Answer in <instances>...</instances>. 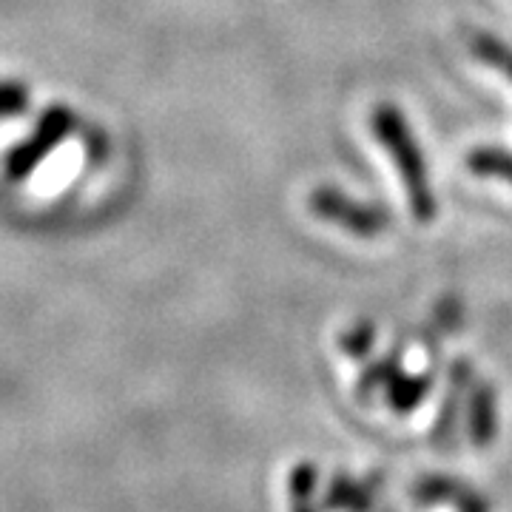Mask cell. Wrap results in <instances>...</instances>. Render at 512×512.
<instances>
[{
	"instance_id": "cell-3",
	"label": "cell",
	"mask_w": 512,
	"mask_h": 512,
	"mask_svg": "<svg viewBox=\"0 0 512 512\" xmlns=\"http://www.w3.org/2000/svg\"><path fill=\"white\" fill-rule=\"evenodd\" d=\"M467 49L470 55L478 57L484 66H490L498 74H504L507 80H512V46L501 37L490 35V32H476V29H467Z\"/></svg>"
},
{
	"instance_id": "cell-2",
	"label": "cell",
	"mask_w": 512,
	"mask_h": 512,
	"mask_svg": "<svg viewBox=\"0 0 512 512\" xmlns=\"http://www.w3.org/2000/svg\"><path fill=\"white\" fill-rule=\"evenodd\" d=\"M308 208H311L313 217L330 222V225L348 231L350 237L359 239L382 237L387 225L393 222V214L387 208L376 205V202L353 200L333 185L313 188L311 197H308Z\"/></svg>"
},
{
	"instance_id": "cell-5",
	"label": "cell",
	"mask_w": 512,
	"mask_h": 512,
	"mask_svg": "<svg viewBox=\"0 0 512 512\" xmlns=\"http://www.w3.org/2000/svg\"><path fill=\"white\" fill-rule=\"evenodd\" d=\"M467 168L478 177H493L512 185V154L501 148H476L467 154Z\"/></svg>"
},
{
	"instance_id": "cell-1",
	"label": "cell",
	"mask_w": 512,
	"mask_h": 512,
	"mask_svg": "<svg viewBox=\"0 0 512 512\" xmlns=\"http://www.w3.org/2000/svg\"><path fill=\"white\" fill-rule=\"evenodd\" d=\"M370 126L376 140L382 143L393 163L402 174L404 191H407V200H410V211L419 222L436 220L439 214V202L436 194L430 188V177H427V165H424V154H421L419 143L413 137V128L407 126L404 114L393 103H379L373 109L370 117Z\"/></svg>"
},
{
	"instance_id": "cell-6",
	"label": "cell",
	"mask_w": 512,
	"mask_h": 512,
	"mask_svg": "<svg viewBox=\"0 0 512 512\" xmlns=\"http://www.w3.org/2000/svg\"><path fill=\"white\" fill-rule=\"evenodd\" d=\"M20 106H26V94L18 86H0V117L18 111Z\"/></svg>"
},
{
	"instance_id": "cell-4",
	"label": "cell",
	"mask_w": 512,
	"mask_h": 512,
	"mask_svg": "<svg viewBox=\"0 0 512 512\" xmlns=\"http://www.w3.org/2000/svg\"><path fill=\"white\" fill-rule=\"evenodd\" d=\"M66 126H69V117H66L63 111H55V114H52V117H49V120L40 126V131L35 134L37 137L35 143L23 146L18 154H15V160H12L15 171H18V174H26V171H29V168L37 163V157H40L43 151H49V148L55 146L57 137L66 131Z\"/></svg>"
}]
</instances>
